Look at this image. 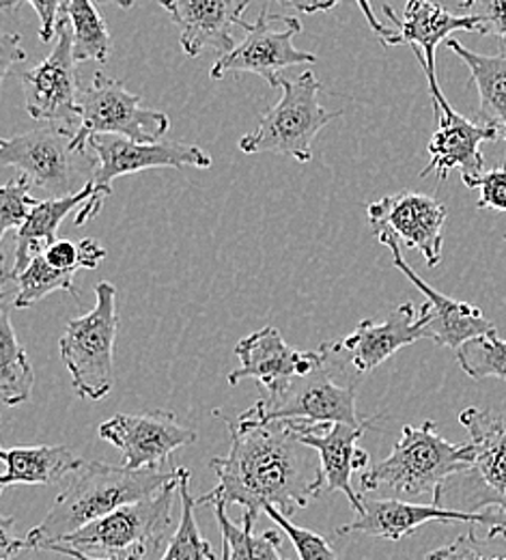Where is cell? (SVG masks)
<instances>
[{"mask_svg":"<svg viewBox=\"0 0 506 560\" xmlns=\"http://www.w3.org/2000/svg\"><path fill=\"white\" fill-rule=\"evenodd\" d=\"M231 448L214 457L210 468L217 486L197 500L199 504H239L244 513L259 515L274 506L291 517L323 493L321 462L306 446L293 420L266 419L257 406L226 420Z\"/></svg>","mask_w":506,"mask_h":560,"instance_id":"cell-1","label":"cell"},{"mask_svg":"<svg viewBox=\"0 0 506 560\" xmlns=\"http://www.w3.org/2000/svg\"><path fill=\"white\" fill-rule=\"evenodd\" d=\"M179 481V468L132 470L104 462H84L70 477L68 488L57 495L48 515L26 535L28 550L59 544L91 522L139 500H145Z\"/></svg>","mask_w":506,"mask_h":560,"instance_id":"cell-2","label":"cell"},{"mask_svg":"<svg viewBox=\"0 0 506 560\" xmlns=\"http://www.w3.org/2000/svg\"><path fill=\"white\" fill-rule=\"evenodd\" d=\"M474 464V446L452 444L437 433L435 420L405 424L392 453L361 475V493L384 491L399 500L432 495L448 479Z\"/></svg>","mask_w":506,"mask_h":560,"instance_id":"cell-3","label":"cell"},{"mask_svg":"<svg viewBox=\"0 0 506 560\" xmlns=\"http://www.w3.org/2000/svg\"><path fill=\"white\" fill-rule=\"evenodd\" d=\"M459 422L470 433L474 464L448 479L432 502L463 513L501 511L506 515V410L466 408Z\"/></svg>","mask_w":506,"mask_h":560,"instance_id":"cell-4","label":"cell"},{"mask_svg":"<svg viewBox=\"0 0 506 560\" xmlns=\"http://www.w3.org/2000/svg\"><path fill=\"white\" fill-rule=\"evenodd\" d=\"M281 100L263 113L259 126L239 140L244 153H281L302 164L313 160V140L343 110H326L319 104L321 82L313 71L297 78L281 75Z\"/></svg>","mask_w":506,"mask_h":560,"instance_id":"cell-5","label":"cell"},{"mask_svg":"<svg viewBox=\"0 0 506 560\" xmlns=\"http://www.w3.org/2000/svg\"><path fill=\"white\" fill-rule=\"evenodd\" d=\"M117 330V287L99 282L95 287V306L86 315L70 319L59 341L78 397L99 401L113 393Z\"/></svg>","mask_w":506,"mask_h":560,"instance_id":"cell-6","label":"cell"},{"mask_svg":"<svg viewBox=\"0 0 506 560\" xmlns=\"http://www.w3.org/2000/svg\"><path fill=\"white\" fill-rule=\"evenodd\" d=\"M179 493V481L166 486L155 495L126 504L68 539L59 541L91 557L110 560H145L157 550L173 524V504Z\"/></svg>","mask_w":506,"mask_h":560,"instance_id":"cell-7","label":"cell"},{"mask_svg":"<svg viewBox=\"0 0 506 560\" xmlns=\"http://www.w3.org/2000/svg\"><path fill=\"white\" fill-rule=\"evenodd\" d=\"M89 149L97 158V166L91 175L93 199L84 203L78 215L75 224H84L93 220L106 197L113 195V182L123 175L143 173L149 168H210L212 155L205 153L199 144L181 142V140H157V142H139L126 137L113 135H97L89 139Z\"/></svg>","mask_w":506,"mask_h":560,"instance_id":"cell-8","label":"cell"},{"mask_svg":"<svg viewBox=\"0 0 506 560\" xmlns=\"http://www.w3.org/2000/svg\"><path fill=\"white\" fill-rule=\"evenodd\" d=\"M328 360L310 375L295 377L287 386L268 397L259 399L255 406L266 419L304 420L310 424L319 422H343L358 427L364 420L356 412V386L358 377L345 380L343 358L337 355L330 343Z\"/></svg>","mask_w":506,"mask_h":560,"instance_id":"cell-9","label":"cell"},{"mask_svg":"<svg viewBox=\"0 0 506 560\" xmlns=\"http://www.w3.org/2000/svg\"><path fill=\"white\" fill-rule=\"evenodd\" d=\"M80 124L73 137V151L86 153L89 139L97 135L126 137L139 142H157L170 130L166 113L141 106V95L126 89L119 78L95 73L91 86L80 91Z\"/></svg>","mask_w":506,"mask_h":560,"instance_id":"cell-10","label":"cell"},{"mask_svg":"<svg viewBox=\"0 0 506 560\" xmlns=\"http://www.w3.org/2000/svg\"><path fill=\"white\" fill-rule=\"evenodd\" d=\"M242 28L246 31L244 42L231 52L220 55L210 71L214 80H222L228 73H255L276 89L281 71L317 63V55L293 46V37L302 33V24L293 15H272L263 7L259 18L252 24L242 22Z\"/></svg>","mask_w":506,"mask_h":560,"instance_id":"cell-11","label":"cell"},{"mask_svg":"<svg viewBox=\"0 0 506 560\" xmlns=\"http://www.w3.org/2000/svg\"><path fill=\"white\" fill-rule=\"evenodd\" d=\"M75 130L66 126H44L13 139L0 140V164L22 171L33 188L44 190L50 199H66L78 190L75 182L82 171L75 164L72 142Z\"/></svg>","mask_w":506,"mask_h":560,"instance_id":"cell-12","label":"cell"},{"mask_svg":"<svg viewBox=\"0 0 506 560\" xmlns=\"http://www.w3.org/2000/svg\"><path fill=\"white\" fill-rule=\"evenodd\" d=\"M373 233L379 240V244H384L390 250L397 270L427 298V302L419 311L425 339H432L437 346L450 348L457 353L468 341L498 332L496 326L485 317V313L479 306L452 300L439 293L427 280L421 279L414 272V268H410V264L403 259L401 244L392 235V231L377 229Z\"/></svg>","mask_w":506,"mask_h":560,"instance_id":"cell-13","label":"cell"},{"mask_svg":"<svg viewBox=\"0 0 506 560\" xmlns=\"http://www.w3.org/2000/svg\"><path fill=\"white\" fill-rule=\"evenodd\" d=\"M432 522H466L490 526V535H506V515L501 511L463 513L432 504H416L399 498H362V509L356 520L337 528V535L361 533L368 537L399 544L408 535Z\"/></svg>","mask_w":506,"mask_h":560,"instance_id":"cell-14","label":"cell"},{"mask_svg":"<svg viewBox=\"0 0 506 560\" xmlns=\"http://www.w3.org/2000/svg\"><path fill=\"white\" fill-rule=\"evenodd\" d=\"M429 93L434 102L437 130L427 144L429 164L421 171V177L435 173L437 179L444 182L450 171H459L466 188H476L479 179L485 175L481 144L498 139L501 132L490 124L470 121L459 115L448 104L439 86L429 89Z\"/></svg>","mask_w":506,"mask_h":560,"instance_id":"cell-15","label":"cell"},{"mask_svg":"<svg viewBox=\"0 0 506 560\" xmlns=\"http://www.w3.org/2000/svg\"><path fill=\"white\" fill-rule=\"evenodd\" d=\"M75 63L72 24L63 13L57 26L52 52L37 68L20 75L26 95V113L35 121L72 124L80 119Z\"/></svg>","mask_w":506,"mask_h":560,"instance_id":"cell-16","label":"cell"},{"mask_svg":"<svg viewBox=\"0 0 506 560\" xmlns=\"http://www.w3.org/2000/svg\"><path fill=\"white\" fill-rule=\"evenodd\" d=\"M99 438L123 455V466L132 470L162 468L168 457L192 444L199 435L181 424L175 415L153 410L143 415H117L99 424Z\"/></svg>","mask_w":506,"mask_h":560,"instance_id":"cell-17","label":"cell"},{"mask_svg":"<svg viewBox=\"0 0 506 560\" xmlns=\"http://www.w3.org/2000/svg\"><path fill=\"white\" fill-rule=\"evenodd\" d=\"M239 366L226 375L231 386L244 380L259 382L268 393H276L291 380L310 375L328 360L326 343L317 351H297L290 348L279 328L266 326L235 346Z\"/></svg>","mask_w":506,"mask_h":560,"instance_id":"cell-18","label":"cell"},{"mask_svg":"<svg viewBox=\"0 0 506 560\" xmlns=\"http://www.w3.org/2000/svg\"><path fill=\"white\" fill-rule=\"evenodd\" d=\"M366 419L358 427L343 422H319L310 424L304 420H293L299 440L315 448L321 462L323 477V493L341 491L348 495L356 513L362 509V493L354 490L352 477L364 472L370 466L368 453L358 446L362 435L375 427V420Z\"/></svg>","mask_w":506,"mask_h":560,"instance_id":"cell-19","label":"cell"},{"mask_svg":"<svg viewBox=\"0 0 506 560\" xmlns=\"http://www.w3.org/2000/svg\"><path fill=\"white\" fill-rule=\"evenodd\" d=\"M373 231L388 229L399 244L419 250L427 266L435 268L442 261L444 246V222L448 218L446 208L423 192H399L384 197L366 208Z\"/></svg>","mask_w":506,"mask_h":560,"instance_id":"cell-20","label":"cell"},{"mask_svg":"<svg viewBox=\"0 0 506 560\" xmlns=\"http://www.w3.org/2000/svg\"><path fill=\"white\" fill-rule=\"evenodd\" d=\"M384 13L392 22V37L386 44L390 46H412L416 59L421 61L429 89H437V71H435V50L442 42H448V35L457 31L481 33L485 35V22L481 15H457L450 13L435 0H408L403 18H397L390 4H384Z\"/></svg>","mask_w":506,"mask_h":560,"instance_id":"cell-21","label":"cell"},{"mask_svg":"<svg viewBox=\"0 0 506 560\" xmlns=\"http://www.w3.org/2000/svg\"><path fill=\"white\" fill-rule=\"evenodd\" d=\"M423 339L425 332L419 313L412 302H405L397 306L381 324L362 319L352 335L332 341L330 348L348 364H352L358 375H364L384 364L392 353Z\"/></svg>","mask_w":506,"mask_h":560,"instance_id":"cell-22","label":"cell"},{"mask_svg":"<svg viewBox=\"0 0 506 560\" xmlns=\"http://www.w3.org/2000/svg\"><path fill=\"white\" fill-rule=\"evenodd\" d=\"M181 28V48L188 57L203 50L231 52L237 44L233 28L242 26L250 0H157Z\"/></svg>","mask_w":506,"mask_h":560,"instance_id":"cell-23","label":"cell"},{"mask_svg":"<svg viewBox=\"0 0 506 560\" xmlns=\"http://www.w3.org/2000/svg\"><path fill=\"white\" fill-rule=\"evenodd\" d=\"M4 462V475L0 488L11 486H55L70 479L84 466L68 446H15L0 453Z\"/></svg>","mask_w":506,"mask_h":560,"instance_id":"cell-24","label":"cell"},{"mask_svg":"<svg viewBox=\"0 0 506 560\" xmlns=\"http://www.w3.org/2000/svg\"><path fill=\"white\" fill-rule=\"evenodd\" d=\"M93 186L84 184L72 197L37 201L28 220L15 231V264L9 277H17L20 272H24L35 255L44 253L50 244H55L61 222L73 210L89 203L93 199Z\"/></svg>","mask_w":506,"mask_h":560,"instance_id":"cell-25","label":"cell"},{"mask_svg":"<svg viewBox=\"0 0 506 560\" xmlns=\"http://www.w3.org/2000/svg\"><path fill=\"white\" fill-rule=\"evenodd\" d=\"M452 50L470 70V84L479 93V121L498 128L506 142V46L496 55H479L457 39H448Z\"/></svg>","mask_w":506,"mask_h":560,"instance_id":"cell-26","label":"cell"},{"mask_svg":"<svg viewBox=\"0 0 506 560\" xmlns=\"http://www.w3.org/2000/svg\"><path fill=\"white\" fill-rule=\"evenodd\" d=\"M217 526L222 533V552L228 560H287L283 557L281 535L268 530L257 535L255 520L257 515L244 513L242 524L231 522L224 504H214Z\"/></svg>","mask_w":506,"mask_h":560,"instance_id":"cell-27","label":"cell"},{"mask_svg":"<svg viewBox=\"0 0 506 560\" xmlns=\"http://www.w3.org/2000/svg\"><path fill=\"white\" fill-rule=\"evenodd\" d=\"M35 386V373L28 362L26 350L17 341L11 319L9 304L0 311V397L4 406H22L31 399Z\"/></svg>","mask_w":506,"mask_h":560,"instance_id":"cell-28","label":"cell"},{"mask_svg":"<svg viewBox=\"0 0 506 560\" xmlns=\"http://www.w3.org/2000/svg\"><path fill=\"white\" fill-rule=\"evenodd\" d=\"M63 13L72 24L75 61L106 63L113 52V39L95 0H70Z\"/></svg>","mask_w":506,"mask_h":560,"instance_id":"cell-29","label":"cell"},{"mask_svg":"<svg viewBox=\"0 0 506 560\" xmlns=\"http://www.w3.org/2000/svg\"><path fill=\"white\" fill-rule=\"evenodd\" d=\"M15 284V295L11 306L13 308H28L35 306L37 302H42L46 295L55 293V291H68L78 300V289H75V272H61L57 268H52L44 253L35 255L33 261L28 264V268L24 272H20L17 277H9V272L2 275V284L11 282Z\"/></svg>","mask_w":506,"mask_h":560,"instance_id":"cell-30","label":"cell"},{"mask_svg":"<svg viewBox=\"0 0 506 560\" xmlns=\"http://www.w3.org/2000/svg\"><path fill=\"white\" fill-rule=\"evenodd\" d=\"M179 498H181V517L175 535L168 541L166 552L160 560H217L212 544L201 535L197 524V500L190 491V470L179 468Z\"/></svg>","mask_w":506,"mask_h":560,"instance_id":"cell-31","label":"cell"},{"mask_svg":"<svg viewBox=\"0 0 506 560\" xmlns=\"http://www.w3.org/2000/svg\"><path fill=\"white\" fill-rule=\"evenodd\" d=\"M455 355L472 380L498 377L506 382V339H501L498 332L468 341Z\"/></svg>","mask_w":506,"mask_h":560,"instance_id":"cell-32","label":"cell"},{"mask_svg":"<svg viewBox=\"0 0 506 560\" xmlns=\"http://www.w3.org/2000/svg\"><path fill=\"white\" fill-rule=\"evenodd\" d=\"M425 560H506V535L476 537L474 530L437 548Z\"/></svg>","mask_w":506,"mask_h":560,"instance_id":"cell-33","label":"cell"},{"mask_svg":"<svg viewBox=\"0 0 506 560\" xmlns=\"http://www.w3.org/2000/svg\"><path fill=\"white\" fill-rule=\"evenodd\" d=\"M287 537L297 552L299 560H339L334 548L330 546L328 539H323L321 535L304 528V526H295L287 515H283L281 511H276L274 506H268L263 511Z\"/></svg>","mask_w":506,"mask_h":560,"instance_id":"cell-34","label":"cell"},{"mask_svg":"<svg viewBox=\"0 0 506 560\" xmlns=\"http://www.w3.org/2000/svg\"><path fill=\"white\" fill-rule=\"evenodd\" d=\"M31 188L33 184L22 175L17 179L7 182L0 188V237L9 233L11 229H20L33 208L37 206L35 199H31Z\"/></svg>","mask_w":506,"mask_h":560,"instance_id":"cell-35","label":"cell"},{"mask_svg":"<svg viewBox=\"0 0 506 560\" xmlns=\"http://www.w3.org/2000/svg\"><path fill=\"white\" fill-rule=\"evenodd\" d=\"M22 2H28L37 15H39V37L44 44H50L52 39H57V26H59V20L66 11V7L70 4V0H0V7L4 11L22 4Z\"/></svg>","mask_w":506,"mask_h":560,"instance_id":"cell-36","label":"cell"},{"mask_svg":"<svg viewBox=\"0 0 506 560\" xmlns=\"http://www.w3.org/2000/svg\"><path fill=\"white\" fill-rule=\"evenodd\" d=\"M476 188L481 190V197L476 203L479 210L506 211V160L505 166L485 171Z\"/></svg>","mask_w":506,"mask_h":560,"instance_id":"cell-37","label":"cell"},{"mask_svg":"<svg viewBox=\"0 0 506 560\" xmlns=\"http://www.w3.org/2000/svg\"><path fill=\"white\" fill-rule=\"evenodd\" d=\"M46 261L61 270V272H78L84 270V261H82V250L80 244H73L70 240H57L55 244H50L44 250Z\"/></svg>","mask_w":506,"mask_h":560,"instance_id":"cell-38","label":"cell"},{"mask_svg":"<svg viewBox=\"0 0 506 560\" xmlns=\"http://www.w3.org/2000/svg\"><path fill=\"white\" fill-rule=\"evenodd\" d=\"M470 9L485 22V35H496L506 46V0H472Z\"/></svg>","mask_w":506,"mask_h":560,"instance_id":"cell-39","label":"cell"},{"mask_svg":"<svg viewBox=\"0 0 506 560\" xmlns=\"http://www.w3.org/2000/svg\"><path fill=\"white\" fill-rule=\"evenodd\" d=\"M26 61V52L22 48V39L15 33H7L0 39V82H4L11 66Z\"/></svg>","mask_w":506,"mask_h":560,"instance_id":"cell-40","label":"cell"},{"mask_svg":"<svg viewBox=\"0 0 506 560\" xmlns=\"http://www.w3.org/2000/svg\"><path fill=\"white\" fill-rule=\"evenodd\" d=\"M13 517H2L0 520V560H15L26 548V539H17L11 535Z\"/></svg>","mask_w":506,"mask_h":560,"instance_id":"cell-41","label":"cell"},{"mask_svg":"<svg viewBox=\"0 0 506 560\" xmlns=\"http://www.w3.org/2000/svg\"><path fill=\"white\" fill-rule=\"evenodd\" d=\"M283 9H293L299 13H319V11H330L337 7L341 0H276Z\"/></svg>","mask_w":506,"mask_h":560,"instance_id":"cell-42","label":"cell"},{"mask_svg":"<svg viewBox=\"0 0 506 560\" xmlns=\"http://www.w3.org/2000/svg\"><path fill=\"white\" fill-rule=\"evenodd\" d=\"M80 244V250H82V261H84V268L86 270H97V266L106 259V250L104 246H99L93 237H86Z\"/></svg>","mask_w":506,"mask_h":560,"instance_id":"cell-43","label":"cell"},{"mask_svg":"<svg viewBox=\"0 0 506 560\" xmlns=\"http://www.w3.org/2000/svg\"><path fill=\"white\" fill-rule=\"evenodd\" d=\"M358 2V7L362 9V13H364V18H366V22H368V26L377 33V37L381 39V44L386 46L388 42H390V37H392V28H386V26H381V22L375 18V11L370 9V0H356Z\"/></svg>","mask_w":506,"mask_h":560,"instance_id":"cell-44","label":"cell"},{"mask_svg":"<svg viewBox=\"0 0 506 560\" xmlns=\"http://www.w3.org/2000/svg\"><path fill=\"white\" fill-rule=\"evenodd\" d=\"M39 552H55V555H61V557H70L73 560H110V559H99V557H91V555H84V552H80V550H73L70 546H66V544H46Z\"/></svg>","mask_w":506,"mask_h":560,"instance_id":"cell-45","label":"cell"},{"mask_svg":"<svg viewBox=\"0 0 506 560\" xmlns=\"http://www.w3.org/2000/svg\"><path fill=\"white\" fill-rule=\"evenodd\" d=\"M97 4H117V7H121V9H130L137 0H95Z\"/></svg>","mask_w":506,"mask_h":560,"instance_id":"cell-46","label":"cell"},{"mask_svg":"<svg viewBox=\"0 0 506 560\" xmlns=\"http://www.w3.org/2000/svg\"><path fill=\"white\" fill-rule=\"evenodd\" d=\"M222 560H228V559H224V557H222Z\"/></svg>","mask_w":506,"mask_h":560,"instance_id":"cell-47","label":"cell"},{"mask_svg":"<svg viewBox=\"0 0 506 560\" xmlns=\"http://www.w3.org/2000/svg\"><path fill=\"white\" fill-rule=\"evenodd\" d=\"M505 242H506V235H505Z\"/></svg>","mask_w":506,"mask_h":560,"instance_id":"cell-48","label":"cell"}]
</instances>
